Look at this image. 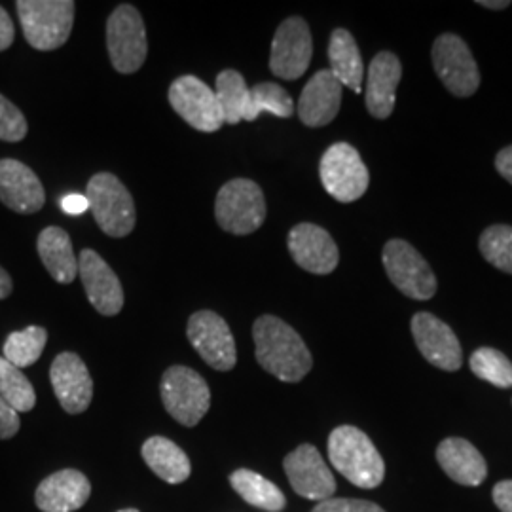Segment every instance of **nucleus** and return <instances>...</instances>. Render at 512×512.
Wrapping results in <instances>:
<instances>
[{
  "mask_svg": "<svg viewBox=\"0 0 512 512\" xmlns=\"http://www.w3.org/2000/svg\"><path fill=\"white\" fill-rule=\"evenodd\" d=\"M256 361L277 380L296 384L313 366L310 349L300 334L275 315H262L253 327Z\"/></svg>",
  "mask_w": 512,
  "mask_h": 512,
  "instance_id": "nucleus-1",
  "label": "nucleus"
},
{
  "mask_svg": "<svg viewBox=\"0 0 512 512\" xmlns=\"http://www.w3.org/2000/svg\"><path fill=\"white\" fill-rule=\"evenodd\" d=\"M329 458L340 475L363 490H374L384 482V459L372 440L353 425L336 427L330 433Z\"/></svg>",
  "mask_w": 512,
  "mask_h": 512,
  "instance_id": "nucleus-2",
  "label": "nucleus"
},
{
  "mask_svg": "<svg viewBox=\"0 0 512 512\" xmlns=\"http://www.w3.org/2000/svg\"><path fill=\"white\" fill-rule=\"evenodd\" d=\"M19 23L25 40L38 52L61 48L73 31V0H18Z\"/></svg>",
  "mask_w": 512,
  "mask_h": 512,
  "instance_id": "nucleus-3",
  "label": "nucleus"
},
{
  "mask_svg": "<svg viewBox=\"0 0 512 512\" xmlns=\"http://www.w3.org/2000/svg\"><path fill=\"white\" fill-rule=\"evenodd\" d=\"M86 198L97 226L110 238H126L137 220L135 203L124 183L112 173L93 175Z\"/></svg>",
  "mask_w": 512,
  "mask_h": 512,
  "instance_id": "nucleus-4",
  "label": "nucleus"
},
{
  "mask_svg": "<svg viewBox=\"0 0 512 512\" xmlns=\"http://www.w3.org/2000/svg\"><path fill=\"white\" fill-rule=\"evenodd\" d=\"M215 217L220 228L234 236H249L266 220L262 188L251 179H232L217 194Z\"/></svg>",
  "mask_w": 512,
  "mask_h": 512,
  "instance_id": "nucleus-5",
  "label": "nucleus"
},
{
  "mask_svg": "<svg viewBox=\"0 0 512 512\" xmlns=\"http://www.w3.org/2000/svg\"><path fill=\"white\" fill-rule=\"evenodd\" d=\"M167 414L184 427H196L211 406V391L202 376L188 366H169L160 385Z\"/></svg>",
  "mask_w": 512,
  "mask_h": 512,
  "instance_id": "nucleus-6",
  "label": "nucleus"
},
{
  "mask_svg": "<svg viewBox=\"0 0 512 512\" xmlns=\"http://www.w3.org/2000/svg\"><path fill=\"white\" fill-rule=\"evenodd\" d=\"M107 48L112 67L120 74L137 73L147 59L145 21L131 4L114 8L107 21Z\"/></svg>",
  "mask_w": 512,
  "mask_h": 512,
  "instance_id": "nucleus-7",
  "label": "nucleus"
},
{
  "mask_svg": "<svg viewBox=\"0 0 512 512\" xmlns=\"http://www.w3.org/2000/svg\"><path fill=\"white\" fill-rule=\"evenodd\" d=\"M319 177L325 190L340 203L357 202L365 196L370 175L361 154L348 143L327 148L319 164Z\"/></svg>",
  "mask_w": 512,
  "mask_h": 512,
  "instance_id": "nucleus-8",
  "label": "nucleus"
},
{
  "mask_svg": "<svg viewBox=\"0 0 512 512\" xmlns=\"http://www.w3.org/2000/svg\"><path fill=\"white\" fill-rule=\"evenodd\" d=\"M382 260L391 283L408 298L429 300L437 293V277L431 266L408 241H387Z\"/></svg>",
  "mask_w": 512,
  "mask_h": 512,
  "instance_id": "nucleus-9",
  "label": "nucleus"
},
{
  "mask_svg": "<svg viewBox=\"0 0 512 512\" xmlns=\"http://www.w3.org/2000/svg\"><path fill=\"white\" fill-rule=\"evenodd\" d=\"M186 336L203 361L219 372H228L238 363V349L228 323L215 311H196L188 319Z\"/></svg>",
  "mask_w": 512,
  "mask_h": 512,
  "instance_id": "nucleus-10",
  "label": "nucleus"
},
{
  "mask_svg": "<svg viewBox=\"0 0 512 512\" xmlns=\"http://www.w3.org/2000/svg\"><path fill=\"white\" fill-rule=\"evenodd\" d=\"M433 67L446 86L456 97H471L480 86V73L475 57L463 38L452 33L440 35L433 44Z\"/></svg>",
  "mask_w": 512,
  "mask_h": 512,
  "instance_id": "nucleus-11",
  "label": "nucleus"
},
{
  "mask_svg": "<svg viewBox=\"0 0 512 512\" xmlns=\"http://www.w3.org/2000/svg\"><path fill=\"white\" fill-rule=\"evenodd\" d=\"M169 105L188 126L203 133H215L224 126L217 95L198 76L177 78L169 88Z\"/></svg>",
  "mask_w": 512,
  "mask_h": 512,
  "instance_id": "nucleus-12",
  "label": "nucleus"
},
{
  "mask_svg": "<svg viewBox=\"0 0 512 512\" xmlns=\"http://www.w3.org/2000/svg\"><path fill=\"white\" fill-rule=\"evenodd\" d=\"M313 57V40L302 18L285 19L272 40L270 71L281 80H296L308 71Z\"/></svg>",
  "mask_w": 512,
  "mask_h": 512,
  "instance_id": "nucleus-13",
  "label": "nucleus"
},
{
  "mask_svg": "<svg viewBox=\"0 0 512 512\" xmlns=\"http://www.w3.org/2000/svg\"><path fill=\"white\" fill-rule=\"evenodd\" d=\"M287 478L294 492L311 501H327L336 492V480L319 450L302 444L283 461Z\"/></svg>",
  "mask_w": 512,
  "mask_h": 512,
  "instance_id": "nucleus-14",
  "label": "nucleus"
},
{
  "mask_svg": "<svg viewBox=\"0 0 512 512\" xmlns=\"http://www.w3.org/2000/svg\"><path fill=\"white\" fill-rule=\"evenodd\" d=\"M412 336L421 355L440 370L456 372L463 365V351L458 336L433 313H416L412 317Z\"/></svg>",
  "mask_w": 512,
  "mask_h": 512,
  "instance_id": "nucleus-15",
  "label": "nucleus"
},
{
  "mask_svg": "<svg viewBox=\"0 0 512 512\" xmlns=\"http://www.w3.org/2000/svg\"><path fill=\"white\" fill-rule=\"evenodd\" d=\"M55 397L67 414H82L93 399V380L86 363L73 353H59L50 368Z\"/></svg>",
  "mask_w": 512,
  "mask_h": 512,
  "instance_id": "nucleus-16",
  "label": "nucleus"
},
{
  "mask_svg": "<svg viewBox=\"0 0 512 512\" xmlns=\"http://www.w3.org/2000/svg\"><path fill=\"white\" fill-rule=\"evenodd\" d=\"M287 243L294 262L310 274H332L340 262L336 241L325 228L317 224H296L289 232Z\"/></svg>",
  "mask_w": 512,
  "mask_h": 512,
  "instance_id": "nucleus-17",
  "label": "nucleus"
},
{
  "mask_svg": "<svg viewBox=\"0 0 512 512\" xmlns=\"http://www.w3.org/2000/svg\"><path fill=\"white\" fill-rule=\"evenodd\" d=\"M78 275L95 310L105 317L118 315L124 308V289L114 270L93 249L78 256Z\"/></svg>",
  "mask_w": 512,
  "mask_h": 512,
  "instance_id": "nucleus-18",
  "label": "nucleus"
},
{
  "mask_svg": "<svg viewBox=\"0 0 512 512\" xmlns=\"http://www.w3.org/2000/svg\"><path fill=\"white\" fill-rule=\"evenodd\" d=\"M0 202L19 215H33L46 203L37 173L18 160H0Z\"/></svg>",
  "mask_w": 512,
  "mask_h": 512,
  "instance_id": "nucleus-19",
  "label": "nucleus"
},
{
  "mask_svg": "<svg viewBox=\"0 0 512 512\" xmlns=\"http://www.w3.org/2000/svg\"><path fill=\"white\" fill-rule=\"evenodd\" d=\"M344 86L329 69L311 76L298 99V118L308 128H323L338 116Z\"/></svg>",
  "mask_w": 512,
  "mask_h": 512,
  "instance_id": "nucleus-20",
  "label": "nucleus"
},
{
  "mask_svg": "<svg viewBox=\"0 0 512 512\" xmlns=\"http://www.w3.org/2000/svg\"><path fill=\"white\" fill-rule=\"evenodd\" d=\"M90 495L92 484L84 473L63 469L40 482L35 503L42 512H74L88 503Z\"/></svg>",
  "mask_w": 512,
  "mask_h": 512,
  "instance_id": "nucleus-21",
  "label": "nucleus"
},
{
  "mask_svg": "<svg viewBox=\"0 0 512 512\" xmlns=\"http://www.w3.org/2000/svg\"><path fill=\"white\" fill-rule=\"evenodd\" d=\"M403 76V65L399 57L391 52H380L372 59L366 74V109L385 120L395 110V93Z\"/></svg>",
  "mask_w": 512,
  "mask_h": 512,
  "instance_id": "nucleus-22",
  "label": "nucleus"
},
{
  "mask_svg": "<svg viewBox=\"0 0 512 512\" xmlns=\"http://www.w3.org/2000/svg\"><path fill=\"white\" fill-rule=\"evenodd\" d=\"M437 459L444 473L463 486H478L488 476L486 461L469 440L458 437L442 440Z\"/></svg>",
  "mask_w": 512,
  "mask_h": 512,
  "instance_id": "nucleus-23",
  "label": "nucleus"
},
{
  "mask_svg": "<svg viewBox=\"0 0 512 512\" xmlns=\"http://www.w3.org/2000/svg\"><path fill=\"white\" fill-rule=\"evenodd\" d=\"M37 249L42 264L54 281L71 285L78 275V258L74 255L69 234L59 226H48L38 236Z\"/></svg>",
  "mask_w": 512,
  "mask_h": 512,
  "instance_id": "nucleus-24",
  "label": "nucleus"
},
{
  "mask_svg": "<svg viewBox=\"0 0 512 512\" xmlns=\"http://www.w3.org/2000/svg\"><path fill=\"white\" fill-rule=\"evenodd\" d=\"M330 73L351 92H363L365 65L359 46L346 29H334L329 42Z\"/></svg>",
  "mask_w": 512,
  "mask_h": 512,
  "instance_id": "nucleus-25",
  "label": "nucleus"
},
{
  "mask_svg": "<svg viewBox=\"0 0 512 512\" xmlns=\"http://www.w3.org/2000/svg\"><path fill=\"white\" fill-rule=\"evenodd\" d=\"M141 456L152 473L167 484H183L192 475V465L184 450L165 437H150L141 448Z\"/></svg>",
  "mask_w": 512,
  "mask_h": 512,
  "instance_id": "nucleus-26",
  "label": "nucleus"
},
{
  "mask_svg": "<svg viewBox=\"0 0 512 512\" xmlns=\"http://www.w3.org/2000/svg\"><path fill=\"white\" fill-rule=\"evenodd\" d=\"M230 484L241 495L245 503L256 507L260 511L279 512L285 509L287 499L285 494L270 482L268 478L258 475L251 469H238L230 475Z\"/></svg>",
  "mask_w": 512,
  "mask_h": 512,
  "instance_id": "nucleus-27",
  "label": "nucleus"
},
{
  "mask_svg": "<svg viewBox=\"0 0 512 512\" xmlns=\"http://www.w3.org/2000/svg\"><path fill=\"white\" fill-rule=\"evenodd\" d=\"M262 112H270L277 118H291L294 114V101L291 93L275 82H260L249 90L247 109L243 114L245 122H255Z\"/></svg>",
  "mask_w": 512,
  "mask_h": 512,
  "instance_id": "nucleus-28",
  "label": "nucleus"
},
{
  "mask_svg": "<svg viewBox=\"0 0 512 512\" xmlns=\"http://www.w3.org/2000/svg\"><path fill=\"white\" fill-rule=\"evenodd\" d=\"M215 95L219 101L220 112L224 118V124L236 126L243 120V114L249 101V88L243 78V74L226 69L217 76V88Z\"/></svg>",
  "mask_w": 512,
  "mask_h": 512,
  "instance_id": "nucleus-29",
  "label": "nucleus"
},
{
  "mask_svg": "<svg viewBox=\"0 0 512 512\" xmlns=\"http://www.w3.org/2000/svg\"><path fill=\"white\" fill-rule=\"evenodd\" d=\"M48 342V330L42 327H27L12 332L4 342V359L18 368L35 365Z\"/></svg>",
  "mask_w": 512,
  "mask_h": 512,
  "instance_id": "nucleus-30",
  "label": "nucleus"
},
{
  "mask_svg": "<svg viewBox=\"0 0 512 512\" xmlns=\"http://www.w3.org/2000/svg\"><path fill=\"white\" fill-rule=\"evenodd\" d=\"M0 397L16 412H31L37 404L35 387L21 368L0 357Z\"/></svg>",
  "mask_w": 512,
  "mask_h": 512,
  "instance_id": "nucleus-31",
  "label": "nucleus"
},
{
  "mask_svg": "<svg viewBox=\"0 0 512 512\" xmlns=\"http://www.w3.org/2000/svg\"><path fill=\"white\" fill-rule=\"evenodd\" d=\"M471 370L476 378L499 389L512 387V363L499 349L480 348L471 355Z\"/></svg>",
  "mask_w": 512,
  "mask_h": 512,
  "instance_id": "nucleus-32",
  "label": "nucleus"
},
{
  "mask_svg": "<svg viewBox=\"0 0 512 512\" xmlns=\"http://www.w3.org/2000/svg\"><path fill=\"white\" fill-rule=\"evenodd\" d=\"M480 253L501 272L512 274V226L494 224L480 236Z\"/></svg>",
  "mask_w": 512,
  "mask_h": 512,
  "instance_id": "nucleus-33",
  "label": "nucleus"
},
{
  "mask_svg": "<svg viewBox=\"0 0 512 512\" xmlns=\"http://www.w3.org/2000/svg\"><path fill=\"white\" fill-rule=\"evenodd\" d=\"M27 120L23 112L0 93V141L19 143L27 137Z\"/></svg>",
  "mask_w": 512,
  "mask_h": 512,
  "instance_id": "nucleus-34",
  "label": "nucleus"
},
{
  "mask_svg": "<svg viewBox=\"0 0 512 512\" xmlns=\"http://www.w3.org/2000/svg\"><path fill=\"white\" fill-rule=\"evenodd\" d=\"M311 512H385L380 505L363 501V499H338L330 497L315 505Z\"/></svg>",
  "mask_w": 512,
  "mask_h": 512,
  "instance_id": "nucleus-35",
  "label": "nucleus"
},
{
  "mask_svg": "<svg viewBox=\"0 0 512 512\" xmlns=\"http://www.w3.org/2000/svg\"><path fill=\"white\" fill-rule=\"evenodd\" d=\"M21 421L19 414L0 397V440L14 439L18 435Z\"/></svg>",
  "mask_w": 512,
  "mask_h": 512,
  "instance_id": "nucleus-36",
  "label": "nucleus"
},
{
  "mask_svg": "<svg viewBox=\"0 0 512 512\" xmlns=\"http://www.w3.org/2000/svg\"><path fill=\"white\" fill-rule=\"evenodd\" d=\"M61 209L67 215L78 217V215H82V213H86L90 209V203H88L86 194H67V196L61 198Z\"/></svg>",
  "mask_w": 512,
  "mask_h": 512,
  "instance_id": "nucleus-37",
  "label": "nucleus"
},
{
  "mask_svg": "<svg viewBox=\"0 0 512 512\" xmlns=\"http://www.w3.org/2000/svg\"><path fill=\"white\" fill-rule=\"evenodd\" d=\"M16 38V27L12 23V18L8 16V12L0 6V52L8 50L14 44Z\"/></svg>",
  "mask_w": 512,
  "mask_h": 512,
  "instance_id": "nucleus-38",
  "label": "nucleus"
},
{
  "mask_svg": "<svg viewBox=\"0 0 512 512\" xmlns=\"http://www.w3.org/2000/svg\"><path fill=\"white\" fill-rule=\"evenodd\" d=\"M494 503L501 512H512V480H503L494 488Z\"/></svg>",
  "mask_w": 512,
  "mask_h": 512,
  "instance_id": "nucleus-39",
  "label": "nucleus"
},
{
  "mask_svg": "<svg viewBox=\"0 0 512 512\" xmlns=\"http://www.w3.org/2000/svg\"><path fill=\"white\" fill-rule=\"evenodd\" d=\"M495 169L499 171V175L512 184V145L503 148L497 156H495Z\"/></svg>",
  "mask_w": 512,
  "mask_h": 512,
  "instance_id": "nucleus-40",
  "label": "nucleus"
},
{
  "mask_svg": "<svg viewBox=\"0 0 512 512\" xmlns=\"http://www.w3.org/2000/svg\"><path fill=\"white\" fill-rule=\"evenodd\" d=\"M12 294V277L0 266V300L8 298Z\"/></svg>",
  "mask_w": 512,
  "mask_h": 512,
  "instance_id": "nucleus-41",
  "label": "nucleus"
},
{
  "mask_svg": "<svg viewBox=\"0 0 512 512\" xmlns=\"http://www.w3.org/2000/svg\"><path fill=\"white\" fill-rule=\"evenodd\" d=\"M478 4L480 6H484V8H490V10H505V8H509L511 6V2L509 0H478Z\"/></svg>",
  "mask_w": 512,
  "mask_h": 512,
  "instance_id": "nucleus-42",
  "label": "nucleus"
},
{
  "mask_svg": "<svg viewBox=\"0 0 512 512\" xmlns=\"http://www.w3.org/2000/svg\"><path fill=\"white\" fill-rule=\"evenodd\" d=\"M118 512H139L137 509H124V511H118Z\"/></svg>",
  "mask_w": 512,
  "mask_h": 512,
  "instance_id": "nucleus-43",
  "label": "nucleus"
}]
</instances>
